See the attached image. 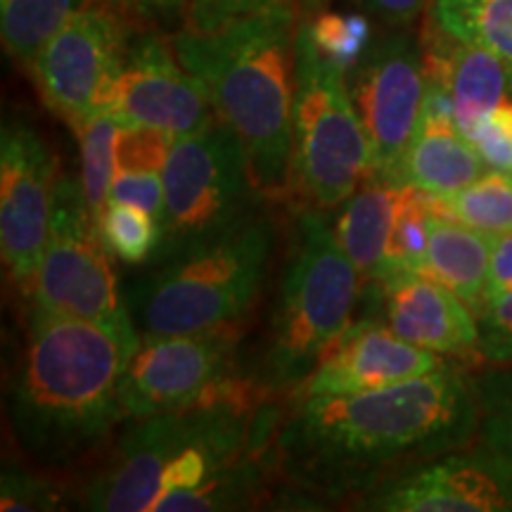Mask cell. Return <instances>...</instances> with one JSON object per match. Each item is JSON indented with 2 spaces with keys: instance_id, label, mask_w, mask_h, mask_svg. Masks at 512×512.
<instances>
[{
  "instance_id": "obj_1",
  "label": "cell",
  "mask_w": 512,
  "mask_h": 512,
  "mask_svg": "<svg viewBox=\"0 0 512 512\" xmlns=\"http://www.w3.org/2000/svg\"><path fill=\"white\" fill-rule=\"evenodd\" d=\"M475 375L432 373L356 394L297 396L283 413L273 460L294 494L351 503L387 477L477 441Z\"/></svg>"
},
{
  "instance_id": "obj_2",
  "label": "cell",
  "mask_w": 512,
  "mask_h": 512,
  "mask_svg": "<svg viewBox=\"0 0 512 512\" xmlns=\"http://www.w3.org/2000/svg\"><path fill=\"white\" fill-rule=\"evenodd\" d=\"M140 344L136 325H105L31 311L10 389V422L24 456L43 467L86 458L126 420L121 387Z\"/></svg>"
},
{
  "instance_id": "obj_3",
  "label": "cell",
  "mask_w": 512,
  "mask_h": 512,
  "mask_svg": "<svg viewBox=\"0 0 512 512\" xmlns=\"http://www.w3.org/2000/svg\"><path fill=\"white\" fill-rule=\"evenodd\" d=\"M302 12L294 0L240 17L214 31L181 29L171 46L202 81L216 119L247 152L254 185L266 200L294 190V86Z\"/></svg>"
},
{
  "instance_id": "obj_4",
  "label": "cell",
  "mask_w": 512,
  "mask_h": 512,
  "mask_svg": "<svg viewBox=\"0 0 512 512\" xmlns=\"http://www.w3.org/2000/svg\"><path fill=\"white\" fill-rule=\"evenodd\" d=\"M266 389L242 382L221 399L131 420L105 467L86 484L83 508L159 512L221 472L273 448L283 411L261 401Z\"/></svg>"
},
{
  "instance_id": "obj_5",
  "label": "cell",
  "mask_w": 512,
  "mask_h": 512,
  "mask_svg": "<svg viewBox=\"0 0 512 512\" xmlns=\"http://www.w3.org/2000/svg\"><path fill=\"white\" fill-rule=\"evenodd\" d=\"M275 247L259 211L169 259L126 290L140 335H192L235 328L252 309Z\"/></svg>"
},
{
  "instance_id": "obj_6",
  "label": "cell",
  "mask_w": 512,
  "mask_h": 512,
  "mask_svg": "<svg viewBox=\"0 0 512 512\" xmlns=\"http://www.w3.org/2000/svg\"><path fill=\"white\" fill-rule=\"evenodd\" d=\"M361 273L323 211L297 216L264 358V389L294 394L351 325Z\"/></svg>"
},
{
  "instance_id": "obj_7",
  "label": "cell",
  "mask_w": 512,
  "mask_h": 512,
  "mask_svg": "<svg viewBox=\"0 0 512 512\" xmlns=\"http://www.w3.org/2000/svg\"><path fill=\"white\" fill-rule=\"evenodd\" d=\"M373 174L366 128L349 76L328 60L302 17L297 34L292 181L318 209L339 207Z\"/></svg>"
},
{
  "instance_id": "obj_8",
  "label": "cell",
  "mask_w": 512,
  "mask_h": 512,
  "mask_svg": "<svg viewBox=\"0 0 512 512\" xmlns=\"http://www.w3.org/2000/svg\"><path fill=\"white\" fill-rule=\"evenodd\" d=\"M261 197L245 147L223 121L174 140L164 166L162 242L155 261L245 221L259 211Z\"/></svg>"
},
{
  "instance_id": "obj_9",
  "label": "cell",
  "mask_w": 512,
  "mask_h": 512,
  "mask_svg": "<svg viewBox=\"0 0 512 512\" xmlns=\"http://www.w3.org/2000/svg\"><path fill=\"white\" fill-rule=\"evenodd\" d=\"M110 247L86 202L81 181H57L53 223L31 285V311L105 325H136L121 297Z\"/></svg>"
},
{
  "instance_id": "obj_10",
  "label": "cell",
  "mask_w": 512,
  "mask_h": 512,
  "mask_svg": "<svg viewBox=\"0 0 512 512\" xmlns=\"http://www.w3.org/2000/svg\"><path fill=\"white\" fill-rule=\"evenodd\" d=\"M233 354L235 328L140 335L121 387L126 420L181 411L238 389L245 380L233 375Z\"/></svg>"
},
{
  "instance_id": "obj_11",
  "label": "cell",
  "mask_w": 512,
  "mask_h": 512,
  "mask_svg": "<svg viewBox=\"0 0 512 512\" xmlns=\"http://www.w3.org/2000/svg\"><path fill=\"white\" fill-rule=\"evenodd\" d=\"M128 43L126 17L110 3H88L76 12L29 64L48 110L69 126L100 112Z\"/></svg>"
},
{
  "instance_id": "obj_12",
  "label": "cell",
  "mask_w": 512,
  "mask_h": 512,
  "mask_svg": "<svg viewBox=\"0 0 512 512\" xmlns=\"http://www.w3.org/2000/svg\"><path fill=\"white\" fill-rule=\"evenodd\" d=\"M347 76L373 155L370 176L392 181L420 128L425 100L422 43L406 29L387 31L370 43Z\"/></svg>"
},
{
  "instance_id": "obj_13",
  "label": "cell",
  "mask_w": 512,
  "mask_h": 512,
  "mask_svg": "<svg viewBox=\"0 0 512 512\" xmlns=\"http://www.w3.org/2000/svg\"><path fill=\"white\" fill-rule=\"evenodd\" d=\"M57 157L24 121L0 131V249L5 271L24 297L31 294L50 223H53Z\"/></svg>"
},
{
  "instance_id": "obj_14",
  "label": "cell",
  "mask_w": 512,
  "mask_h": 512,
  "mask_svg": "<svg viewBox=\"0 0 512 512\" xmlns=\"http://www.w3.org/2000/svg\"><path fill=\"white\" fill-rule=\"evenodd\" d=\"M102 110L121 126L157 128L174 140L195 136L216 121L202 81L183 67L171 41L155 31L131 38Z\"/></svg>"
},
{
  "instance_id": "obj_15",
  "label": "cell",
  "mask_w": 512,
  "mask_h": 512,
  "mask_svg": "<svg viewBox=\"0 0 512 512\" xmlns=\"http://www.w3.org/2000/svg\"><path fill=\"white\" fill-rule=\"evenodd\" d=\"M347 508L368 512H512V472L475 446L387 477Z\"/></svg>"
},
{
  "instance_id": "obj_16",
  "label": "cell",
  "mask_w": 512,
  "mask_h": 512,
  "mask_svg": "<svg viewBox=\"0 0 512 512\" xmlns=\"http://www.w3.org/2000/svg\"><path fill=\"white\" fill-rule=\"evenodd\" d=\"M444 363L441 354L406 342L382 320L363 318L342 332L292 399L373 392L432 373Z\"/></svg>"
},
{
  "instance_id": "obj_17",
  "label": "cell",
  "mask_w": 512,
  "mask_h": 512,
  "mask_svg": "<svg viewBox=\"0 0 512 512\" xmlns=\"http://www.w3.org/2000/svg\"><path fill=\"white\" fill-rule=\"evenodd\" d=\"M375 283L384 323L401 339L441 356H477V313L456 292L413 271H389Z\"/></svg>"
},
{
  "instance_id": "obj_18",
  "label": "cell",
  "mask_w": 512,
  "mask_h": 512,
  "mask_svg": "<svg viewBox=\"0 0 512 512\" xmlns=\"http://www.w3.org/2000/svg\"><path fill=\"white\" fill-rule=\"evenodd\" d=\"M422 62L425 76L439 79L451 91L463 136L512 95V69L501 57L444 34L434 22L422 41Z\"/></svg>"
},
{
  "instance_id": "obj_19",
  "label": "cell",
  "mask_w": 512,
  "mask_h": 512,
  "mask_svg": "<svg viewBox=\"0 0 512 512\" xmlns=\"http://www.w3.org/2000/svg\"><path fill=\"white\" fill-rule=\"evenodd\" d=\"M401 188L399 183L368 176L339 211L335 235L361 273V280L375 283L380 278L392 242Z\"/></svg>"
},
{
  "instance_id": "obj_20",
  "label": "cell",
  "mask_w": 512,
  "mask_h": 512,
  "mask_svg": "<svg viewBox=\"0 0 512 512\" xmlns=\"http://www.w3.org/2000/svg\"><path fill=\"white\" fill-rule=\"evenodd\" d=\"M486 171L489 166L458 128L420 124L413 143L396 166L392 183L415 185L448 197L479 181Z\"/></svg>"
},
{
  "instance_id": "obj_21",
  "label": "cell",
  "mask_w": 512,
  "mask_h": 512,
  "mask_svg": "<svg viewBox=\"0 0 512 512\" xmlns=\"http://www.w3.org/2000/svg\"><path fill=\"white\" fill-rule=\"evenodd\" d=\"M491 238L489 233L465 226L460 221L430 219L427 254L420 275L437 280L456 292L472 311L479 313L486 304L489 285Z\"/></svg>"
},
{
  "instance_id": "obj_22",
  "label": "cell",
  "mask_w": 512,
  "mask_h": 512,
  "mask_svg": "<svg viewBox=\"0 0 512 512\" xmlns=\"http://www.w3.org/2000/svg\"><path fill=\"white\" fill-rule=\"evenodd\" d=\"M432 22L458 41L491 50L512 69V0H432Z\"/></svg>"
},
{
  "instance_id": "obj_23",
  "label": "cell",
  "mask_w": 512,
  "mask_h": 512,
  "mask_svg": "<svg viewBox=\"0 0 512 512\" xmlns=\"http://www.w3.org/2000/svg\"><path fill=\"white\" fill-rule=\"evenodd\" d=\"M86 5L88 0H0L5 53L29 67L38 50Z\"/></svg>"
},
{
  "instance_id": "obj_24",
  "label": "cell",
  "mask_w": 512,
  "mask_h": 512,
  "mask_svg": "<svg viewBox=\"0 0 512 512\" xmlns=\"http://www.w3.org/2000/svg\"><path fill=\"white\" fill-rule=\"evenodd\" d=\"M119 119L107 110L93 112L74 121L81 150V185L95 221L102 219L107 204L112 202V185L117 176V138L121 133Z\"/></svg>"
},
{
  "instance_id": "obj_25",
  "label": "cell",
  "mask_w": 512,
  "mask_h": 512,
  "mask_svg": "<svg viewBox=\"0 0 512 512\" xmlns=\"http://www.w3.org/2000/svg\"><path fill=\"white\" fill-rule=\"evenodd\" d=\"M444 200L453 221L489 235L512 230V174L489 169L479 181Z\"/></svg>"
},
{
  "instance_id": "obj_26",
  "label": "cell",
  "mask_w": 512,
  "mask_h": 512,
  "mask_svg": "<svg viewBox=\"0 0 512 512\" xmlns=\"http://www.w3.org/2000/svg\"><path fill=\"white\" fill-rule=\"evenodd\" d=\"M479 401L477 446L512 472V363L475 375Z\"/></svg>"
},
{
  "instance_id": "obj_27",
  "label": "cell",
  "mask_w": 512,
  "mask_h": 512,
  "mask_svg": "<svg viewBox=\"0 0 512 512\" xmlns=\"http://www.w3.org/2000/svg\"><path fill=\"white\" fill-rule=\"evenodd\" d=\"M98 226L110 252L126 264H143L147 259H155L162 242L159 221L133 204L110 202Z\"/></svg>"
},
{
  "instance_id": "obj_28",
  "label": "cell",
  "mask_w": 512,
  "mask_h": 512,
  "mask_svg": "<svg viewBox=\"0 0 512 512\" xmlns=\"http://www.w3.org/2000/svg\"><path fill=\"white\" fill-rule=\"evenodd\" d=\"M311 36L328 60L344 72H351L373 43V29L363 15H339V12H318L306 17Z\"/></svg>"
},
{
  "instance_id": "obj_29",
  "label": "cell",
  "mask_w": 512,
  "mask_h": 512,
  "mask_svg": "<svg viewBox=\"0 0 512 512\" xmlns=\"http://www.w3.org/2000/svg\"><path fill=\"white\" fill-rule=\"evenodd\" d=\"M477 320V356L491 366H508L512 363V290L486 299Z\"/></svg>"
},
{
  "instance_id": "obj_30",
  "label": "cell",
  "mask_w": 512,
  "mask_h": 512,
  "mask_svg": "<svg viewBox=\"0 0 512 512\" xmlns=\"http://www.w3.org/2000/svg\"><path fill=\"white\" fill-rule=\"evenodd\" d=\"M62 496L48 479L19 465H5L0 479V510H57Z\"/></svg>"
},
{
  "instance_id": "obj_31",
  "label": "cell",
  "mask_w": 512,
  "mask_h": 512,
  "mask_svg": "<svg viewBox=\"0 0 512 512\" xmlns=\"http://www.w3.org/2000/svg\"><path fill=\"white\" fill-rule=\"evenodd\" d=\"M174 138L157 128H121L117 138V171H159L164 174Z\"/></svg>"
},
{
  "instance_id": "obj_32",
  "label": "cell",
  "mask_w": 512,
  "mask_h": 512,
  "mask_svg": "<svg viewBox=\"0 0 512 512\" xmlns=\"http://www.w3.org/2000/svg\"><path fill=\"white\" fill-rule=\"evenodd\" d=\"M465 140L475 147L489 169L512 174V102H505L475 128H470Z\"/></svg>"
},
{
  "instance_id": "obj_33",
  "label": "cell",
  "mask_w": 512,
  "mask_h": 512,
  "mask_svg": "<svg viewBox=\"0 0 512 512\" xmlns=\"http://www.w3.org/2000/svg\"><path fill=\"white\" fill-rule=\"evenodd\" d=\"M112 202L133 204V207L155 216L162 226L164 174H159V171H117L112 185Z\"/></svg>"
},
{
  "instance_id": "obj_34",
  "label": "cell",
  "mask_w": 512,
  "mask_h": 512,
  "mask_svg": "<svg viewBox=\"0 0 512 512\" xmlns=\"http://www.w3.org/2000/svg\"><path fill=\"white\" fill-rule=\"evenodd\" d=\"M280 0H190L185 12V27L195 31H214L235 19L271 8Z\"/></svg>"
},
{
  "instance_id": "obj_35",
  "label": "cell",
  "mask_w": 512,
  "mask_h": 512,
  "mask_svg": "<svg viewBox=\"0 0 512 512\" xmlns=\"http://www.w3.org/2000/svg\"><path fill=\"white\" fill-rule=\"evenodd\" d=\"M105 3L138 22H174L188 12L190 0H105Z\"/></svg>"
},
{
  "instance_id": "obj_36",
  "label": "cell",
  "mask_w": 512,
  "mask_h": 512,
  "mask_svg": "<svg viewBox=\"0 0 512 512\" xmlns=\"http://www.w3.org/2000/svg\"><path fill=\"white\" fill-rule=\"evenodd\" d=\"M491 238V264L486 299L512 290V230L510 233H494Z\"/></svg>"
},
{
  "instance_id": "obj_37",
  "label": "cell",
  "mask_w": 512,
  "mask_h": 512,
  "mask_svg": "<svg viewBox=\"0 0 512 512\" xmlns=\"http://www.w3.org/2000/svg\"><path fill=\"white\" fill-rule=\"evenodd\" d=\"M361 3L387 27L406 29L422 15L427 0H361Z\"/></svg>"
},
{
  "instance_id": "obj_38",
  "label": "cell",
  "mask_w": 512,
  "mask_h": 512,
  "mask_svg": "<svg viewBox=\"0 0 512 512\" xmlns=\"http://www.w3.org/2000/svg\"><path fill=\"white\" fill-rule=\"evenodd\" d=\"M294 3H297L302 17H313V15H318V12L328 10L330 0H294Z\"/></svg>"
}]
</instances>
